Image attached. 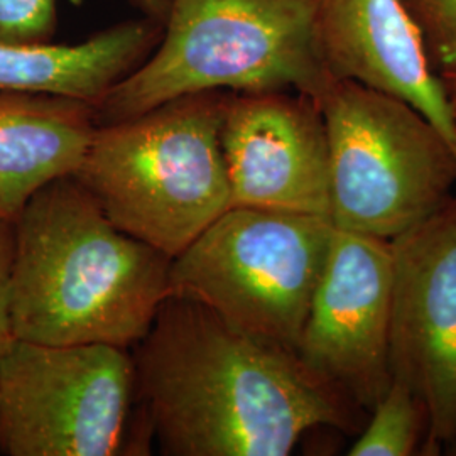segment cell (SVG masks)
<instances>
[{"label": "cell", "mask_w": 456, "mask_h": 456, "mask_svg": "<svg viewBox=\"0 0 456 456\" xmlns=\"http://www.w3.org/2000/svg\"><path fill=\"white\" fill-rule=\"evenodd\" d=\"M171 261L115 227L73 176L51 181L16 220L12 338L129 350L169 296Z\"/></svg>", "instance_id": "cell-2"}, {"label": "cell", "mask_w": 456, "mask_h": 456, "mask_svg": "<svg viewBox=\"0 0 456 456\" xmlns=\"http://www.w3.org/2000/svg\"><path fill=\"white\" fill-rule=\"evenodd\" d=\"M58 0H0V43L46 46L54 43Z\"/></svg>", "instance_id": "cell-16"}, {"label": "cell", "mask_w": 456, "mask_h": 456, "mask_svg": "<svg viewBox=\"0 0 456 456\" xmlns=\"http://www.w3.org/2000/svg\"><path fill=\"white\" fill-rule=\"evenodd\" d=\"M318 0H169L146 60L94 105L98 126L203 92L293 90L335 82L316 29Z\"/></svg>", "instance_id": "cell-3"}, {"label": "cell", "mask_w": 456, "mask_h": 456, "mask_svg": "<svg viewBox=\"0 0 456 456\" xmlns=\"http://www.w3.org/2000/svg\"><path fill=\"white\" fill-rule=\"evenodd\" d=\"M97 126L88 102L0 90V215L16 224L36 191L71 176Z\"/></svg>", "instance_id": "cell-12"}, {"label": "cell", "mask_w": 456, "mask_h": 456, "mask_svg": "<svg viewBox=\"0 0 456 456\" xmlns=\"http://www.w3.org/2000/svg\"><path fill=\"white\" fill-rule=\"evenodd\" d=\"M163 24L144 17L115 24L77 45L0 43V90L39 92L95 105L156 48Z\"/></svg>", "instance_id": "cell-13"}, {"label": "cell", "mask_w": 456, "mask_h": 456, "mask_svg": "<svg viewBox=\"0 0 456 456\" xmlns=\"http://www.w3.org/2000/svg\"><path fill=\"white\" fill-rule=\"evenodd\" d=\"M132 359L163 455L286 456L314 428L352 433L367 416L297 352L173 294Z\"/></svg>", "instance_id": "cell-1"}, {"label": "cell", "mask_w": 456, "mask_h": 456, "mask_svg": "<svg viewBox=\"0 0 456 456\" xmlns=\"http://www.w3.org/2000/svg\"><path fill=\"white\" fill-rule=\"evenodd\" d=\"M436 75L456 69V0H403Z\"/></svg>", "instance_id": "cell-15"}, {"label": "cell", "mask_w": 456, "mask_h": 456, "mask_svg": "<svg viewBox=\"0 0 456 456\" xmlns=\"http://www.w3.org/2000/svg\"><path fill=\"white\" fill-rule=\"evenodd\" d=\"M389 240L335 228L297 346L367 414L392 384Z\"/></svg>", "instance_id": "cell-9"}, {"label": "cell", "mask_w": 456, "mask_h": 456, "mask_svg": "<svg viewBox=\"0 0 456 456\" xmlns=\"http://www.w3.org/2000/svg\"><path fill=\"white\" fill-rule=\"evenodd\" d=\"M370 416L348 455L411 456L428 450L429 418L419 397L406 384L392 379Z\"/></svg>", "instance_id": "cell-14"}, {"label": "cell", "mask_w": 456, "mask_h": 456, "mask_svg": "<svg viewBox=\"0 0 456 456\" xmlns=\"http://www.w3.org/2000/svg\"><path fill=\"white\" fill-rule=\"evenodd\" d=\"M228 92L97 126L71 175L115 227L175 259L230 208L220 144Z\"/></svg>", "instance_id": "cell-4"}, {"label": "cell", "mask_w": 456, "mask_h": 456, "mask_svg": "<svg viewBox=\"0 0 456 456\" xmlns=\"http://www.w3.org/2000/svg\"><path fill=\"white\" fill-rule=\"evenodd\" d=\"M389 242L392 379L423 403L429 453L456 440V196Z\"/></svg>", "instance_id": "cell-8"}, {"label": "cell", "mask_w": 456, "mask_h": 456, "mask_svg": "<svg viewBox=\"0 0 456 456\" xmlns=\"http://www.w3.org/2000/svg\"><path fill=\"white\" fill-rule=\"evenodd\" d=\"M440 82L441 86H443V92H444V97H446L448 109H450L452 120H453V126H455L456 129V69L440 75Z\"/></svg>", "instance_id": "cell-18"}, {"label": "cell", "mask_w": 456, "mask_h": 456, "mask_svg": "<svg viewBox=\"0 0 456 456\" xmlns=\"http://www.w3.org/2000/svg\"><path fill=\"white\" fill-rule=\"evenodd\" d=\"M318 103L335 228L392 240L453 196L456 152L412 105L350 80H335Z\"/></svg>", "instance_id": "cell-5"}, {"label": "cell", "mask_w": 456, "mask_h": 456, "mask_svg": "<svg viewBox=\"0 0 456 456\" xmlns=\"http://www.w3.org/2000/svg\"><path fill=\"white\" fill-rule=\"evenodd\" d=\"M131 2L137 9L142 11V14L158 20H163L166 16L164 12H167V5H169V0H131Z\"/></svg>", "instance_id": "cell-19"}, {"label": "cell", "mask_w": 456, "mask_h": 456, "mask_svg": "<svg viewBox=\"0 0 456 456\" xmlns=\"http://www.w3.org/2000/svg\"><path fill=\"white\" fill-rule=\"evenodd\" d=\"M135 399L127 348L11 340L0 348V452L118 455Z\"/></svg>", "instance_id": "cell-7"}, {"label": "cell", "mask_w": 456, "mask_h": 456, "mask_svg": "<svg viewBox=\"0 0 456 456\" xmlns=\"http://www.w3.org/2000/svg\"><path fill=\"white\" fill-rule=\"evenodd\" d=\"M316 29L335 80L360 83L412 105L456 152L440 77L403 0H318Z\"/></svg>", "instance_id": "cell-11"}, {"label": "cell", "mask_w": 456, "mask_h": 456, "mask_svg": "<svg viewBox=\"0 0 456 456\" xmlns=\"http://www.w3.org/2000/svg\"><path fill=\"white\" fill-rule=\"evenodd\" d=\"M16 247V224L0 215V348L12 340L9 320L11 277Z\"/></svg>", "instance_id": "cell-17"}, {"label": "cell", "mask_w": 456, "mask_h": 456, "mask_svg": "<svg viewBox=\"0 0 456 456\" xmlns=\"http://www.w3.org/2000/svg\"><path fill=\"white\" fill-rule=\"evenodd\" d=\"M220 144L230 208L330 218L328 135L314 98L293 90L228 92Z\"/></svg>", "instance_id": "cell-10"}, {"label": "cell", "mask_w": 456, "mask_h": 456, "mask_svg": "<svg viewBox=\"0 0 456 456\" xmlns=\"http://www.w3.org/2000/svg\"><path fill=\"white\" fill-rule=\"evenodd\" d=\"M333 232L325 216L232 207L171 261L169 294L297 352Z\"/></svg>", "instance_id": "cell-6"}]
</instances>
